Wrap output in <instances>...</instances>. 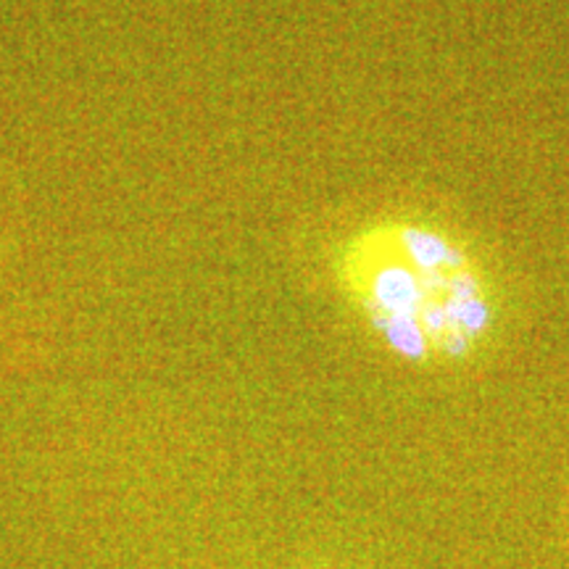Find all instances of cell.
Here are the masks:
<instances>
[{
  "instance_id": "cell-1",
  "label": "cell",
  "mask_w": 569,
  "mask_h": 569,
  "mask_svg": "<svg viewBox=\"0 0 569 569\" xmlns=\"http://www.w3.org/2000/svg\"><path fill=\"white\" fill-rule=\"evenodd\" d=\"M348 290L398 351H461L488 322L472 261L425 227L388 224L356 238L343 261Z\"/></svg>"
}]
</instances>
